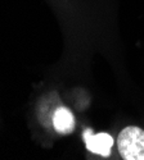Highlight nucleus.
Here are the masks:
<instances>
[{
    "mask_svg": "<svg viewBox=\"0 0 144 160\" xmlns=\"http://www.w3.org/2000/svg\"><path fill=\"white\" fill-rule=\"evenodd\" d=\"M53 126L57 132L68 135L75 129V117L67 108H58L53 115Z\"/></svg>",
    "mask_w": 144,
    "mask_h": 160,
    "instance_id": "3",
    "label": "nucleus"
},
{
    "mask_svg": "<svg viewBox=\"0 0 144 160\" xmlns=\"http://www.w3.org/2000/svg\"><path fill=\"white\" fill-rule=\"evenodd\" d=\"M84 141L86 143V148L89 151L102 155V156H108L111 154V149L113 145V138L108 133H98L94 135V132L90 128L84 131Z\"/></svg>",
    "mask_w": 144,
    "mask_h": 160,
    "instance_id": "2",
    "label": "nucleus"
},
{
    "mask_svg": "<svg viewBox=\"0 0 144 160\" xmlns=\"http://www.w3.org/2000/svg\"><path fill=\"white\" fill-rule=\"evenodd\" d=\"M117 145L125 160H144V131L141 128L130 126L122 129Z\"/></svg>",
    "mask_w": 144,
    "mask_h": 160,
    "instance_id": "1",
    "label": "nucleus"
}]
</instances>
